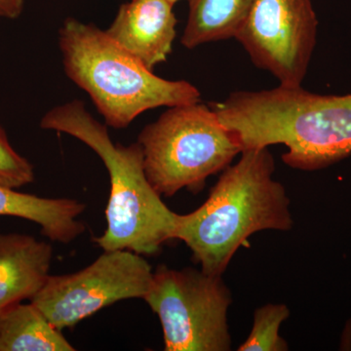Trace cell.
<instances>
[{"instance_id":"1","label":"cell","mask_w":351,"mask_h":351,"mask_svg":"<svg viewBox=\"0 0 351 351\" xmlns=\"http://www.w3.org/2000/svg\"><path fill=\"white\" fill-rule=\"evenodd\" d=\"M209 105L239 138L242 151L284 145L283 161L295 169H323L351 154V94L279 85L233 92Z\"/></svg>"},{"instance_id":"2","label":"cell","mask_w":351,"mask_h":351,"mask_svg":"<svg viewBox=\"0 0 351 351\" xmlns=\"http://www.w3.org/2000/svg\"><path fill=\"white\" fill-rule=\"evenodd\" d=\"M274 171L269 147L244 149L223 171L207 200L191 213L179 215L175 239L191 249L203 271L221 276L254 233L292 230L290 199L274 179Z\"/></svg>"},{"instance_id":"3","label":"cell","mask_w":351,"mask_h":351,"mask_svg":"<svg viewBox=\"0 0 351 351\" xmlns=\"http://www.w3.org/2000/svg\"><path fill=\"white\" fill-rule=\"evenodd\" d=\"M40 127L77 138L105 164L110 182L107 228L95 239L104 251L124 249L154 256L175 239L179 214L167 207L147 180L144 152L138 142H113L106 123L95 119L80 100L53 108L44 114Z\"/></svg>"},{"instance_id":"4","label":"cell","mask_w":351,"mask_h":351,"mask_svg":"<svg viewBox=\"0 0 351 351\" xmlns=\"http://www.w3.org/2000/svg\"><path fill=\"white\" fill-rule=\"evenodd\" d=\"M59 46L64 73L89 95L112 128H127L152 108L201 101L195 85L159 77L93 24L64 20Z\"/></svg>"},{"instance_id":"5","label":"cell","mask_w":351,"mask_h":351,"mask_svg":"<svg viewBox=\"0 0 351 351\" xmlns=\"http://www.w3.org/2000/svg\"><path fill=\"white\" fill-rule=\"evenodd\" d=\"M138 143L147 180L166 197L184 189L199 193L210 176L226 169L242 152L237 135L201 101L168 108L143 129Z\"/></svg>"},{"instance_id":"6","label":"cell","mask_w":351,"mask_h":351,"mask_svg":"<svg viewBox=\"0 0 351 351\" xmlns=\"http://www.w3.org/2000/svg\"><path fill=\"white\" fill-rule=\"evenodd\" d=\"M145 301L158 316L166 351H230L232 292L221 276L193 267L154 271Z\"/></svg>"},{"instance_id":"7","label":"cell","mask_w":351,"mask_h":351,"mask_svg":"<svg viewBox=\"0 0 351 351\" xmlns=\"http://www.w3.org/2000/svg\"><path fill=\"white\" fill-rule=\"evenodd\" d=\"M152 276V265L140 254L124 249L104 251L75 274L49 276L31 302L63 331L115 302L144 300Z\"/></svg>"},{"instance_id":"8","label":"cell","mask_w":351,"mask_h":351,"mask_svg":"<svg viewBox=\"0 0 351 351\" xmlns=\"http://www.w3.org/2000/svg\"><path fill=\"white\" fill-rule=\"evenodd\" d=\"M317 31L311 0H254L233 38L279 85L299 87L313 59Z\"/></svg>"},{"instance_id":"9","label":"cell","mask_w":351,"mask_h":351,"mask_svg":"<svg viewBox=\"0 0 351 351\" xmlns=\"http://www.w3.org/2000/svg\"><path fill=\"white\" fill-rule=\"evenodd\" d=\"M166 0H131L122 4L107 34L119 46L154 71L172 52L177 19Z\"/></svg>"},{"instance_id":"10","label":"cell","mask_w":351,"mask_h":351,"mask_svg":"<svg viewBox=\"0 0 351 351\" xmlns=\"http://www.w3.org/2000/svg\"><path fill=\"white\" fill-rule=\"evenodd\" d=\"M53 248L31 235L0 234V313L31 300L49 277Z\"/></svg>"},{"instance_id":"11","label":"cell","mask_w":351,"mask_h":351,"mask_svg":"<svg viewBox=\"0 0 351 351\" xmlns=\"http://www.w3.org/2000/svg\"><path fill=\"white\" fill-rule=\"evenodd\" d=\"M86 209L71 198H44L0 186V216L17 217L40 226L52 241L68 244L82 234L85 225L77 219Z\"/></svg>"},{"instance_id":"12","label":"cell","mask_w":351,"mask_h":351,"mask_svg":"<svg viewBox=\"0 0 351 351\" xmlns=\"http://www.w3.org/2000/svg\"><path fill=\"white\" fill-rule=\"evenodd\" d=\"M38 306L16 304L0 313V351H75Z\"/></svg>"},{"instance_id":"13","label":"cell","mask_w":351,"mask_h":351,"mask_svg":"<svg viewBox=\"0 0 351 351\" xmlns=\"http://www.w3.org/2000/svg\"><path fill=\"white\" fill-rule=\"evenodd\" d=\"M181 43L188 49L234 38L254 0H188Z\"/></svg>"},{"instance_id":"14","label":"cell","mask_w":351,"mask_h":351,"mask_svg":"<svg viewBox=\"0 0 351 351\" xmlns=\"http://www.w3.org/2000/svg\"><path fill=\"white\" fill-rule=\"evenodd\" d=\"M290 316L283 304H269L256 309L253 327L239 351H287V341L279 335L281 325Z\"/></svg>"},{"instance_id":"15","label":"cell","mask_w":351,"mask_h":351,"mask_svg":"<svg viewBox=\"0 0 351 351\" xmlns=\"http://www.w3.org/2000/svg\"><path fill=\"white\" fill-rule=\"evenodd\" d=\"M34 180V166L13 149L5 131L0 127V186L17 189Z\"/></svg>"},{"instance_id":"16","label":"cell","mask_w":351,"mask_h":351,"mask_svg":"<svg viewBox=\"0 0 351 351\" xmlns=\"http://www.w3.org/2000/svg\"><path fill=\"white\" fill-rule=\"evenodd\" d=\"M24 9V0H0V18L16 19Z\"/></svg>"},{"instance_id":"17","label":"cell","mask_w":351,"mask_h":351,"mask_svg":"<svg viewBox=\"0 0 351 351\" xmlns=\"http://www.w3.org/2000/svg\"><path fill=\"white\" fill-rule=\"evenodd\" d=\"M166 1L170 2V3L175 4L180 1H184V0H166Z\"/></svg>"}]
</instances>
